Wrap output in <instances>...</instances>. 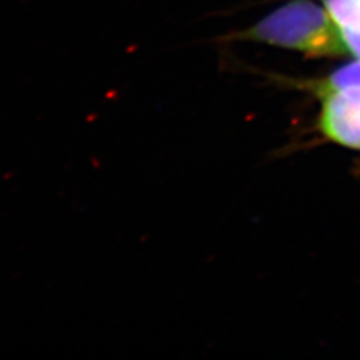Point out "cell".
<instances>
[{"mask_svg":"<svg viewBox=\"0 0 360 360\" xmlns=\"http://www.w3.org/2000/svg\"><path fill=\"white\" fill-rule=\"evenodd\" d=\"M240 37L303 52L309 56H342L348 53L340 27L330 13L306 0L285 4Z\"/></svg>","mask_w":360,"mask_h":360,"instance_id":"obj_1","label":"cell"},{"mask_svg":"<svg viewBox=\"0 0 360 360\" xmlns=\"http://www.w3.org/2000/svg\"><path fill=\"white\" fill-rule=\"evenodd\" d=\"M318 126L328 141L360 151V89L326 91L319 95Z\"/></svg>","mask_w":360,"mask_h":360,"instance_id":"obj_2","label":"cell"},{"mask_svg":"<svg viewBox=\"0 0 360 360\" xmlns=\"http://www.w3.org/2000/svg\"><path fill=\"white\" fill-rule=\"evenodd\" d=\"M309 89L319 95L326 91L342 90V89H360V60L345 65L336 70L330 77L309 84Z\"/></svg>","mask_w":360,"mask_h":360,"instance_id":"obj_3","label":"cell"},{"mask_svg":"<svg viewBox=\"0 0 360 360\" xmlns=\"http://www.w3.org/2000/svg\"><path fill=\"white\" fill-rule=\"evenodd\" d=\"M327 13L340 28L360 31V0H323Z\"/></svg>","mask_w":360,"mask_h":360,"instance_id":"obj_4","label":"cell"},{"mask_svg":"<svg viewBox=\"0 0 360 360\" xmlns=\"http://www.w3.org/2000/svg\"><path fill=\"white\" fill-rule=\"evenodd\" d=\"M340 32L345 40V44L347 47L348 53L354 55L360 60V31L340 28Z\"/></svg>","mask_w":360,"mask_h":360,"instance_id":"obj_5","label":"cell"}]
</instances>
